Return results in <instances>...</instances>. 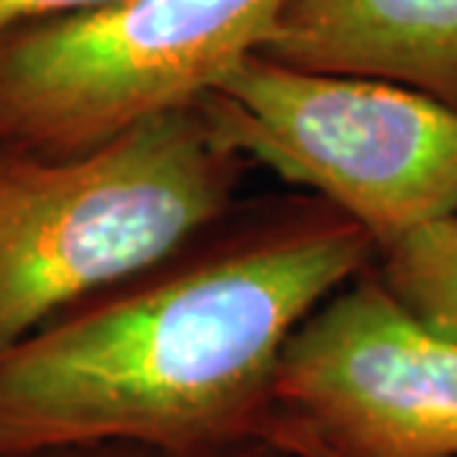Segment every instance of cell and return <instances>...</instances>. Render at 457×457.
I'll return each instance as SVG.
<instances>
[{
  "label": "cell",
  "mask_w": 457,
  "mask_h": 457,
  "mask_svg": "<svg viewBox=\"0 0 457 457\" xmlns=\"http://www.w3.org/2000/svg\"><path fill=\"white\" fill-rule=\"evenodd\" d=\"M0 457H297V454L270 440H259L250 445H237V449L205 452V454L167 452V449H152V445H134V443H69V445H42V449L9 452Z\"/></svg>",
  "instance_id": "obj_8"
},
{
  "label": "cell",
  "mask_w": 457,
  "mask_h": 457,
  "mask_svg": "<svg viewBox=\"0 0 457 457\" xmlns=\"http://www.w3.org/2000/svg\"><path fill=\"white\" fill-rule=\"evenodd\" d=\"M116 4H125V0H0V33L33 21L102 12Z\"/></svg>",
  "instance_id": "obj_9"
},
{
  "label": "cell",
  "mask_w": 457,
  "mask_h": 457,
  "mask_svg": "<svg viewBox=\"0 0 457 457\" xmlns=\"http://www.w3.org/2000/svg\"><path fill=\"white\" fill-rule=\"evenodd\" d=\"M268 436L336 457H457V342L413 318L374 264L291 333Z\"/></svg>",
  "instance_id": "obj_5"
},
{
  "label": "cell",
  "mask_w": 457,
  "mask_h": 457,
  "mask_svg": "<svg viewBox=\"0 0 457 457\" xmlns=\"http://www.w3.org/2000/svg\"><path fill=\"white\" fill-rule=\"evenodd\" d=\"M244 167L199 107L62 158L0 149V351L223 220Z\"/></svg>",
  "instance_id": "obj_2"
},
{
  "label": "cell",
  "mask_w": 457,
  "mask_h": 457,
  "mask_svg": "<svg viewBox=\"0 0 457 457\" xmlns=\"http://www.w3.org/2000/svg\"><path fill=\"white\" fill-rule=\"evenodd\" d=\"M196 107L223 145L374 246L457 212V107L422 89L250 54Z\"/></svg>",
  "instance_id": "obj_3"
},
{
  "label": "cell",
  "mask_w": 457,
  "mask_h": 457,
  "mask_svg": "<svg viewBox=\"0 0 457 457\" xmlns=\"http://www.w3.org/2000/svg\"><path fill=\"white\" fill-rule=\"evenodd\" d=\"M291 0H125L0 33V149L62 158L196 107Z\"/></svg>",
  "instance_id": "obj_4"
},
{
  "label": "cell",
  "mask_w": 457,
  "mask_h": 457,
  "mask_svg": "<svg viewBox=\"0 0 457 457\" xmlns=\"http://www.w3.org/2000/svg\"><path fill=\"white\" fill-rule=\"evenodd\" d=\"M378 246L321 199L223 220L0 351V454L134 443L205 454L268 436L291 333Z\"/></svg>",
  "instance_id": "obj_1"
},
{
  "label": "cell",
  "mask_w": 457,
  "mask_h": 457,
  "mask_svg": "<svg viewBox=\"0 0 457 457\" xmlns=\"http://www.w3.org/2000/svg\"><path fill=\"white\" fill-rule=\"evenodd\" d=\"M259 54L395 80L457 107V0H291Z\"/></svg>",
  "instance_id": "obj_6"
},
{
  "label": "cell",
  "mask_w": 457,
  "mask_h": 457,
  "mask_svg": "<svg viewBox=\"0 0 457 457\" xmlns=\"http://www.w3.org/2000/svg\"><path fill=\"white\" fill-rule=\"evenodd\" d=\"M270 443H277V445H282V449L295 452L297 457H336L333 452H327V449H321V445H315V443L303 440V436L277 434V436H270Z\"/></svg>",
  "instance_id": "obj_10"
},
{
  "label": "cell",
  "mask_w": 457,
  "mask_h": 457,
  "mask_svg": "<svg viewBox=\"0 0 457 457\" xmlns=\"http://www.w3.org/2000/svg\"><path fill=\"white\" fill-rule=\"evenodd\" d=\"M374 270L410 315L457 342V212L378 246Z\"/></svg>",
  "instance_id": "obj_7"
}]
</instances>
